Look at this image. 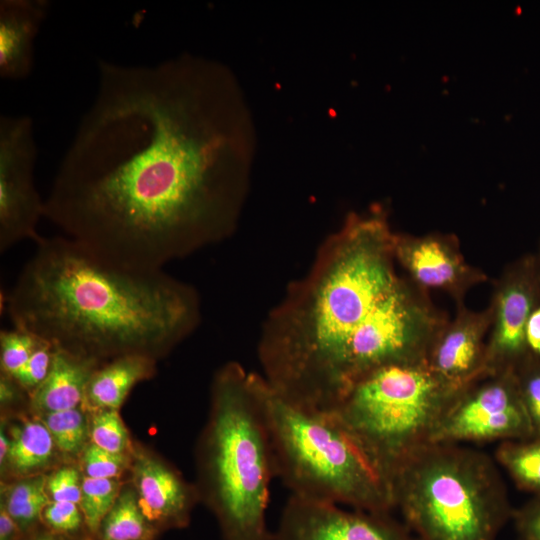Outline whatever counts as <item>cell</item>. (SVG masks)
<instances>
[{
  "instance_id": "cell-6",
  "label": "cell",
  "mask_w": 540,
  "mask_h": 540,
  "mask_svg": "<svg viewBox=\"0 0 540 540\" xmlns=\"http://www.w3.org/2000/svg\"><path fill=\"white\" fill-rule=\"evenodd\" d=\"M251 374L270 435L275 477L291 495L375 513L394 510L387 483L331 412L301 407L261 374Z\"/></svg>"
},
{
  "instance_id": "cell-34",
  "label": "cell",
  "mask_w": 540,
  "mask_h": 540,
  "mask_svg": "<svg viewBox=\"0 0 540 540\" xmlns=\"http://www.w3.org/2000/svg\"><path fill=\"white\" fill-rule=\"evenodd\" d=\"M10 450V438L6 435L3 427H1L0 432V464L1 468L5 465L8 453Z\"/></svg>"
},
{
  "instance_id": "cell-1",
  "label": "cell",
  "mask_w": 540,
  "mask_h": 540,
  "mask_svg": "<svg viewBox=\"0 0 540 540\" xmlns=\"http://www.w3.org/2000/svg\"><path fill=\"white\" fill-rule=\"evenodd\" d=\"M255 152L249 104L224 63L190 53L100 60L44 217L107 262L163 270L235 232Z\"/></svg>"
},
{
  "instance_id": "cell-16",
  "label": "cell",
  "mask_w": 540,
  "mask_h": 540,
  "mask_svg": "<svg viewBox=\"0 0 540 540\" xmlns=\"http://www.w3.org/2000/svg\"><path fill=\"white\" fill-rule=\"evenodd\" d=\"M101 363L54 347L50 371L32 392L31 407L38 413H49L79 407L94 370Z\"/></svg>"
},
{
  "instance_id": "cell-13",
  "label": "cell",
  "mask_w": 540,
  "mask_h": 540,
  "mask_svg": "<svg viewBox=\"0 0 540 540\" xmlns=\"http://www.w3.org/2000/svg\"><path fill=\"white\" fill-rule=\"evenodd\" d=\"M533 291L521 279L506 284L496 306V327L486 351L488 376L515 370L526 359L525 331L533 311Z\"/></svg>"
},
{
  "instance_id": "cell-30",
  "label": "cell",
  "mask_w": 540,
  "mask_h": 540,
  "mask_svg": "<svg viewBox=\"0 0 540 540\" xmlns=\"http://www.w3.org/2000/svg\"><path fill=\"white\" fill-rule=\"evenodd\" d=\"M81 513L76 503L51 501L44 509L42 518L53 530L69 533L80 527Z\"/></svg>"
},
{
  "instance_id": "cell-29",
  "label": "cell",
  "mask_w": 540,
  "mask_h": 540,
  "mask_svg": "<svg viewBox=\"0 0 540 540\" xmlns=\"http://www.w3.org/2000/svg\"><path fill=\"white\" fill-rule=\"evenodd\" d=\"M82 479L71 466L61 467L46 478V492L53 502H72L79 505Z\"/></svg>"
},
{
  "instance_id": "cell-27",
  "label": "cell",
  "mask_w": 540,
  "mask_h": 540,
  "mask_svg": "<svg viewBox=\"0 0 540 540\" xmlns=\"http://www.w3.org/2000/svg\"><path fill=\"white\" fill-rule=\"evenodd\" d=\"M54 354V347L42 340L27 362L13 375H10L29 395L47 377Z\"/></svg>"
},
{
  "instance_id": "cell-7",
  "label": "cell",
  "mask_w": 540,
  "mask_h": 540,
  "mask_svg": "<svg viewBox=\"0 0 540 540\" xmlns=\"http://www.w3.org/2000/svg\"><path fill=\"white\" fill-rule=\"evenodd\" d=\"M461 393L426 359L393 363L359 379L330 412L390 489L394 470L430 442L441 417Z\"/></svg>"
},
{
  "instance_id": "cell-31",
  "label": "cell",
  "mask_w": 540,
  "mask_h": 540,
  "mask_svg": "<svg viewBox=\"0 0 540 540\" xmlns=\"http://www.w3.org/2000/svg\"><path fill=\"white\" fill-rule=\"evenodd\" d=\"M512 519L521 540H540V495L514 510Z\"/></svg>"
},
{
  "instance_id": "cell-10",
  "label": "cell",
  "mask_w": 540,
  "mask_h": 540,
  "mask_svg": "<svg viewBox=\"0 0 540 540\" xmlns=\"http://www.w3.org/2000/svg\"><path fill=\"white\" fill-rule=\"evenodd\" d=\"M273 540H419L391 513L343 509L337 504L288 498Z\"/></svg>"
},
{
  "instance_id": "cell-3",
  "label": "cell",
  "mask_w": 540,
  "mask_h": 540,
  "mask_svg": "<svg viewBox=\"0 0 540 540\" xmlns=\"http://www.w3.org/2000/svg\"><path fill=\"white\" fill-rule=\"evenodd\" d=\"M4 296L13 327L93 359L160 357L201 321L197 290L163 270L123 268L67 236L40 237Z\"/></svg>"
},
{
  "instance_id": "cell-32",
  "label": "cell",
  "mask_w": 540,
  "mask_h": 540,
  "mask_svg": "<svg viewBox=\"0 0 540 540\" xmlns=\"http://www.w3.org/2000/svg\"><path fill=\"white\" fill-rule=\"evenodd\" d=\"M527 354L540 360V306L534 309L528 319L525 331Z\"/></svg>"
},
{
  "instance_id": "cell-12",
  "label": "cell",
  "mask_w": 540,
  "mask_h": 540,
  "mask_svg": "<svg viewBox=\"0 0 540 540\" xmlns=\"http://www.w3.org/2000/svg\"><path fill=\"white\" fill-rule=\"evenodd\" d=\"M484 322L478 317H461L452 327L436 336L428 354L430 368L448 385L465 391L487 375L483 344Z\"/></svg>"
},
{
  "instance_id": "cell-18",
  "label": "cell",
  "mask_w": 540,
  "mask_h": 540,
  "mask_svg": "<svg viewBox=\"0 0 540 540\" xmlns=\"http://www.w3.org/2000/svg\"><path fill=\"white\" fill-rule=\"evenodd\" d=\"M9 438L10 450L4 466L14 475H36L53 457L55 443L40 419L13 426Z\"/></svg>"
},
{
  "instance_id": "cell-25",
  "label": "cell",
  "mask_w": 540,
  "mask_h": 540,
  "mask_svg": "<svg viewBox=\"0 0 540 540\" xmlns=\"http://www.w3.org/2000/svg\"><path fill=\"white\" fill-rule=\"evenodd\" d=\"M41 339L14 327L0 333V362L2 373L13 375L31 357Z\"/></svg>"
},
{
  "instance_id": "cell-21",
  "label": "cell",
  "mask_w": 540,
  "mask_h": 540,
  "mask_svg": "<svg viewBox=\"0 0 540 540\" xmlns=\"http://www.w3.org/2000/svg\"><path fill=\"white\" fill-rule=\"evenodd\" d=\"M102 540H144L151 535L135 489L121 490L112 509L102 522Z\"/></svg>"
},
{
  "instance_id": "cell-19",
  "label": "cell",
  "mask_w": 540,
  "mask_h": 540,
  "mask_svg": "<svg viewBox=\"0 0 540 540\" xmlns=\"http://www.w3.org/2000/svg\"><path fill=\"white\" fill-rule=\"evenodd\" d=\"M494 459L519 489L540 495V435L502 441Z\"/></svg>"
},
{
  "instance_id": "cell-20",
  "label": "cell",
  "mask_w": 540,
  "mask_h": 540,
  "mask_svg": "<svg viewBox=\"0 0 540 540\" xmlns=\"http://www.w3.org/2000/svg\"><path fill=\"white\" fill-rule=\"evenodd\" d=\"M46 478L41 474L24 477L9 486L5 493L1 504L20 530H27L38 522L51 502L46 492Z\"/></svg>"
},
{
  "instance_id": "cell-9",
  "label": "cell",
  "mask_w": 540,
  "mask_h": 540,
  "mask_svg": "<svg viewBox=\"0 0 540 540\" xmlns=\"http://www.w3.org/2000/svg\"><path fill=\"white\" fill-rule=\"evenodd\" d=\"M37 146L27 115L0 117V252L24 240L40 239L44 200L34 180Z\"/></svg>"
},
{
  "instance_id": "cell-15",
  "label": "cell",
  "mask_w": 540,
  "mask_h": 540,
  "mask_svg": "<svg viewBox=\"0 0 540 540\" xmlns=\"http://www.w3.org/2000/svg\"><path fill=\"white\" fill-rule=\"evenodd\" d=\"M395 255L410 275L427 287L456 288L469 272L459 254L439 237L413 239L396 235Z\"/></svg>"
},
{
  "instance_id": "cell-8",
  "label": "cell",
  "mask_w": 540,
  "mask_h": 540,
  "mask_svg": "<svg viewBox=\"0 0 540 540\" xmlns=\"http://www.w3.org/2000/svg\"><path fill=\"white\" fill-rule=\"evenodd\" d=\"M533 436L515 370L463 391L436 425L429 443L521 440Z\"/></svg>"
},
{
  "instance_id": "cell-5",
  "label": "cell",
  "mask_w": 540,
  "mask_h": 540,
  "mask_svg": "<svg viewBox=\"0 0 540 540\" xmlns=\"http://www.w3.org/2000/svg\"><path fill=\"white\" fill-rule=\"evenodd\" d=\"M394 509L419 540H497L513 511L494 458L459 443H427L394 470Z\"/></svg>"
},
{
  "instance_id": "cell-22",
  "label": "cell",
  "mask_w": 540,
  "mask_h": 540,
  "mask_svg": "<svg viewBox=\"0 0 540 540\" xmlns=\"http://www.w3.org/2000/svg\"><path fill=\"white\" fill-rule=\"evenodd\" d=\"M39 419L60 451L70 455L82 453L90 436L88 419L79 407L43 413Z\"/></svg>"
},
{
  "instance_id": "cell-23",
  "label": "cell",
  "mask_w": 540,
  "mask_h": 540,
  "mask_svg": "<svg viewBox=\"0 0 540 540\" xmlns=\"http://www.w3.org/2000/svg\"><path fill=\"white\" fill-rule=\"evenodd\" d=\"M121 492L118 478H82L79 506L85 523L91 532L98 531Z\"/></svg>"
},
{
  "instance_id": "cell-4",
  "label": "cell",
  "mask_w": 540,
  "mask_h": 540,
  "mask_svg": "<svg viewBox=\"0 0 540 540\" xmlns=\"http://www.w3.org/2000/svg\"><path fill=\"white\" fill-rule=\"evenodd\" d=\"M198 472L199 497L216 514L225 540H273L266 522L275 477L270 435L252 374L238 362L213 377Z\"/></svg>"
},
{
  "instance_id": "cell-2",
  "label": "cell",
  "mask_w": 540,
  "mask_h": 540,
  "mask_svg": "<svg viewBox=\"0 0 540 540\" xmlns=\"http://www.w3.org/2000/svg\"><path fill=\"white\" fill-rule=\"evenodd\" d=\"M395 242L377 208L325 238L261 328V376L277 393L330 412L371 371L427 358L436 319L397 274Z\"/></svg>"
},
{
  "instance_id": "cell-24",
  "label": "cell",
  "mask_w": 540,
  "mask_h": 540,
  "mask_svg": "<svg viewBox=\"0 0 540 540\" xmlns=\"http://www.w3.org/2000/svg\"><path fill=\"white\" fill-rule=\"evenodd\" d=\"M89 436L98 447L113 453L132 454V447L127 428L118 409H89Z\"/></svg>"
},
{
  "instance_id": "cell-17",
  "label": "cell",
  "mask_w": 540,
  "mask_h": 540,
  "mask_svg": "<svg viewBox=\"0 0 540 540\" xmlns=\"http://www.w3.org/2000/svg\"><path fill=\"white\" fill-rule=\"evenodd\" d=\"M155 371L156 359L144 354H126L101 363L88 381L83 403L88 409H119L131 389Z\"/></svg>"
},
{
  "instance_id": "cell-14",
  "label": "cell",
  "mask_w": 540,
  "mask_h": 540,
  "mask_svg": "<svg viewBox=\"0 0 540 540\" xmlns=\"http://www.w3.org/2000/svg\"><path fill=\"white\" fill-rule=\"evenodd\" d=\"M48 0L0 1V77L18 81L33 69L36 37L50 9Z\"/></svg>"
},
{
  "instance_id": "cell-11",
  "label": "cell",
  "mask_w": 540,
  "mask_h": 540,
  "mask_svg": "<svg viewBox=\"0 0 540 540\" xmlns=\"http://www.w3.org/2000/svg\"><path fill=\"white\" fill-rule=\"evenodd\" d=\"M133 487L139 505L149 521L183 525L197 497V488L188 485L172 468L153 455L135 451L131 463Z\"/></svg>"
},
{
  "instance_id": "cell-26",
  "label": "cell",
  "mask_w": 540,
  "mask_h": 540,
  "mask_svg": "<svg viewBox=\"0 0 540 540\" xmlns=\"http://www.w3.org/2000/svg\"><path fill=\"white\" fill-rule=\"evenodd\" d=\"M132 454L113 453L92 442L81 453V463L86 477L112 479L131 466Z\"/></svg>"
},
{
  "instance_id": "cell-28",
  "label": "cell",
  "mask_w": 540,
  "mask_h": 540,
  "mask_svg": "<svg viewBox=\"0 0 540 540\" xmlns=\"http://www.w3.org/2000/svg\"><path fill=\"white\" fill-rule=\"evenodd\" d=\"M522 399L529 415L533 435H540V360H525L523 369L516 370Z\"/></svg>"
},
{
  "instance_id": "cell-33",
  "label": "cell",
  "mask_w": 540,
  "mask_h": 540,
  "mask_svg": "<svg viewBox=\"0 0 540 540\" xmlns=\"http://www.w3.org/2000/svg\"><path fill=\"white\" fill-rule=\"evenodd\" d=\"M20 530L16 522L1 504L0 509V540H13Z\"/></svg>"
},
{
  "instance_id": "cell-35",
  "label": "cell",
  "mask_w": 540,
  "mask_h": 540,
  "mask_svg": "<svg viewBox=\"0 0 540 540\" xmlns=\"http://www.w3.org/2000/svg\"><path fill=\"white\" fill-rule=\"evenodd\" d=\"M33 540H58V539L55 538V537H52V536H41V537L35 538Z\"/></svg>"
}]
</instances>
